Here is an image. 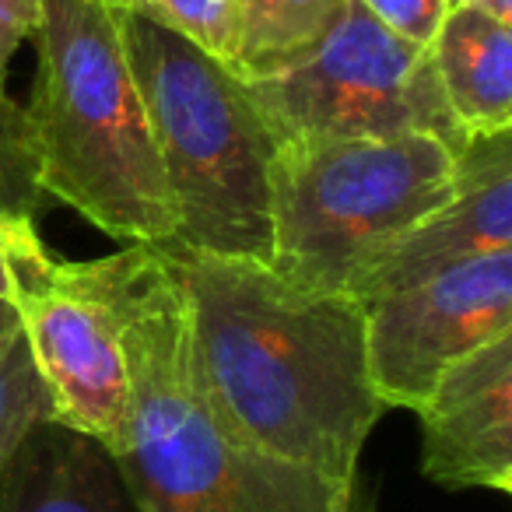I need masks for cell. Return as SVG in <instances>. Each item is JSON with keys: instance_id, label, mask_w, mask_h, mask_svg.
Returning <instances> with one entry per match:
<instances>
[{"instance_id": "1", "label": "cell", "mask_w": 512, "mask_h": 512, "mask_svg": "<svg viewBox=\"0 0 512 512\" xmlns=\"http://www.w3.org/2000/svg\"><path fill=\"white\" fill-rule=\"evenodd\" d=\"M186 302L207 404L249 446L355 484L386 414L365 365V306L309 292L264 260L155 242Z\"/></svg>"}, {"instance_id": "2", "label": "cell", "mask_w": 512, "mask_h": 512, "mask_svg": "<svg viewBox=\"0 0 512 512\" xmlns=\"http://www.w3.org/2000/svg\"><path fill=\"white\" fill-rule=\"evenodd\" d=\"M127 355L130 407L113 460L141 512H376L365 477L334 484L242 442L207 404L186 302L151 242L95 260Z\"/></svg>"}, {"instance_id": "3", "label": "cell", "mask_w": 512, "mask_h": 512, "mask_svg": "<svg viewBox=\"0 0 512 512\" xmlns=\"http://www.w3.org/2000/svg\"><path fill=\"white\" fill-rule=\"evenodd\" d=\"M39 71L22 144L46 200L109 239L169 242V186L144 113L116 0H39Z\"/></svg>"}, {"instance_id": "4", "label": "cell", "mask_w": 512, "mask_h": 512, "mask_svg": "<svg viewBox=\"0 0 512 512\" xmlns=\"http://www.w3.org/2000/svg\"><path fill=\"white\" fill-rule=\"evenodd\" d=\"M120 25L176 211L172 242L267 264L278 141L242 78L123 4Z\"/></svg>"}, {"instance_id": "5", "label": "cell", "mask_w": 512, "mask_h": 512, "mask_svg": "<svg viewBox=\"0 0 512 512\" xmlns=\"http://www.w3.org/2000/svg\"><path fill=\"white\" fill-rule=\"evenodd\" d=\"M456 158L432 134L281 141L271 158L267 267L309 292H344L453 193Z\"/></svg>"}, {"instance_id": "6", "label": "cell", "mask_w": 512, "mask_h": 512, "mask_svg": "<svg viewBox=\"0 0 512 512\" xmlns=\"http://www.w3.org/2000/svg\"><path fill=\"white\" fill-rule=\"evenodd\" d=\"M242 85L278 144L397 134H432L453 151L470 144L442 99L428 46L393 36L358 0L302 60Z\"/></svg>"}, {"instance_id": "7", "label": "cell", "mask_w": 512, "mask_h": 512, "mask_svg": "<svg viewBox=\"0 0 512 512\" xmlns=\"http://www.w3.org/2000/svg\"><path fill=\"white\" fill-rule=\"evenodd\" d=\"M512 334V249L470 256L365 302V365L379 404L418 411L435 379Z\"/></svg>"}, {"instance_id": "8", "label": "cell", "mask_w": 512, "mask_h": 512, "mask_svg": "<svg viewBox=\"0 0 512 512\" xmlns=\"http://www.w3.org/2000/svg\"><path fill=\"white\" fill-rule=\"evenodd\" d=\"M15 306L53 421L113 453L127 425L130 376L120 316L102 285L99 264L57 260L53 278Z\"/></svg>"}, {"instance_id": "9", "label": "cell", "mask_w": 512, "mask_h": 512, "mask_svg": "<svg viewBox=\"0 0 512 512\" xmlns=\"http://www.w3.org/2000/svg\"><path fill=\"white\" fill-rule=\"evenodd\" d=\"M495 249H512V130L474 137L456 158L453 193L372 256L344 295L365 306Z\"/></svg>"}, {"instance_id": "10", "label": "cell", "mask_w": 512, "mask_h": 512, "mask_svg": "<svg viewBox=\"0 0 512 512\" xmlns=\"http://www.w3.org/2000/svg\"><path fill=\"white\" fill-rule=\"evenodd\" d=\"M421 474L446 491H512V334L449 365L418 407Z\"/></svg>"}, {"instance_id": "11", "label": "cell", "mask_w": 512, "mask_h": 512, "mask_svg": "<svg viewBox=\"0 0 512 512\" xmlns=\"http://www.w3.org/2000/svg\"><path fill=\"white\" fill-rule=\"evenodd\" d=\"M0 512H141L113 453L43 418L0 463Z\"/></svg>"}, {"instance_id": "12", "label": "cell", "mask_w": 512, "mask_h": 512, "mask_svg": "<svg viewBox=\"0 0 512 512\" xmlns=\"http://www.w3.org/2000/svg\"><path fill=\"white\" fill-rule=\"evenodd\" d=\"M428 53L442 99L467 141L512 130V22L449 8Z\"/></svg>"}, {"instance_id": "13", "label": "cell", "mask_w": 512, "mask_h": 512, "mask_svg": "<svg viewBox=\"0 0 512 512\" xmlns=\"http://www.w3.org/2000/svg\"><path fill=\"white\" fill-rule=\"evenodd\" d=\"M344 4L348 0H232L235 57L228 67L242 81L285 71L327 36Z\"/></svg>"}, {"instance_id": "14", "label": "cell", "mask_w": 512, "mask_h": 512, "mask_svg": "<svg viewBox=\"0 0 512 512\" xmlns=\"http://www.w3.org/2000/svg\"><path fill=\"white\" fill-rule=\"evenodd\" d=\"M50 414L15 302H0V463Z\"/></svg>"}, {"instance_id": "15", "label": "cell", "mask_w": 512, "mask_h": 512, "mask_svg": "<svg viewBox=\"0 0 512 512\" xmlns=\"http://www.w3.org/2000/svg\"><path fill=\"white\" fill-rule=\"evenodd\" d=\"M134 15L162 25L183 36L186 43L200 46L221 64L235 57V11L232 0H116Z\"/></svg>"}, {"instance_id": "16", "label": "cell", "mask_w": 512, "mask_h": 512, "mask_svg": "<svg viewBox=\"0 0 512 512\" xmlns=\"http://www.w3.org/2000/svg\"><path fill=\"white\" fill-rule=\"evenodd\" d=\"M57 271V256L46 249L36 218L0 211V302H18L43 288Z\"/></svg>"}, {"instance_id": "17", "label": "cell", "mask_w": 512, "mask_h": 512, "mask_svg": "<svg viewBox=\"0 0 512 512\" xmlns=\"http://www.w3.org/2000/svg\"><path fill=\"white\" fill-rule=\"evenodd\" d=\"M18 113H22L18 106H0V211L39 218L46 197L36 186L32 158L18 130Z\"/></svg>"}, {"instance_id": "18", "label": "cell", "mask_w": 512, "mask_h": 512, "mask_svg": "<svg viewBox=\"0 0 512 512\" xmlns=\"http://www.w3.org/2000/svg\"><path fill=\"white\" fill-rule=\"evenodd\" d=\"M379 25L414 46H428L446 18V0H358Z\"/></svg>"}, {"instance_id": "19", "label": "cell", "mask_w": 512, "mask_h": 512, "mask_svg": "<svg viewBox=\"0 0 512 512\" xmlns=\"http://www.w3.org/2000/svg\"><path fill=\"white\" fill-rule=\"evenodd\" d=\"M39 0H0V106H15L8 99V74L25 39L36 36Z\"/></svg>"}, {"instance_id": "20", "label": "cell", "mask_w": 512, "mask_h": 512, "mask_svg": "<svg viewBox=\"0 0 512 512\" xmlns=\"http://www.w3.org/2000/svg\"><path fill=\"white\" fill-rule=\"evenodd\" d=\"M446 8H474L498 22H512V0H446Z\"/></svg>"}]
</instances>
